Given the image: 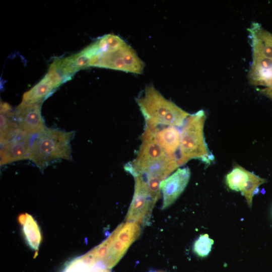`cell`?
<instances>
[{"label":"cell","instance_id":"6da1fadb","mask_svg":"<svg viewBox=\"0 0 272 272\" xmlns=\"http://www.w3.org/2000/svg\"><path fill=\"white\" fill-rule=\"evenodd\" d=\"M75 132L46 127L32 141L29 159L41 171L56 160L73 161L71 142Z\"/></svg>","mask_w":272,"mask_h":272},{"label":"cell","instance_id":"7a4b0ae2","mask_svg":"<svg viewBox=\"0 0 272 272\" xmlns=\"http://www.w3.org/2000/svg\"><path fill=\"white\" fill-rule=\"evenodd\" d=\"M146 124L151 126H182L189 114L166 99L153 85L145 89L144 95L137 98Z\"/></svg>","mask_w":272,"mask_h":272},{"label":"cell","instance_id":"3957f363","mask_svg":"<svg viewBox=\"0 0 272 272\" xmlns=\"http://www.w3.org/2000/svg\"><path fill=\"white\" fill-rule=\"evenodd\" d=\"M206 112L200 110L187 117L180 131L179 165L182 166L192 159L200 160L210 165L214 157L210 151L204 135Z\"/></svg>","mask_w":272,"mask_h":272},{"label":"cell","instance_id":"277c9868","mask_svg":"<svg viewBox=\"0 0 272 272\" xmlns=\"http://www.w3.org/2000/svg\"><path fill=\"white\" fill-rule=\"evenodd\" d=\"M141 144L135 158L124 166L132 176L144 175L165 164L170 157L158 143L153 129L145 124L140 137Z\"/></svg>","mask_w":272,"mask_h":272},{"label":"cell","instance_id":"5b68a950","mask_svg":"<svg viewBox=\"0 0 272 272\" xmlns=\"http://www.w3.org/2000/svg\"><path fill=\"white\" fill-rule=\"evenodd\" d=\"M133 176L134 191L125 221L144 225L148 222L155 203L151 197L144 176L141 174Z\"/></svg>","mask_w":272,"mask_h":272},{"label":"cell","instance_id":"8992f818","mask_svg":"<svg viewBox=\"0 0 272 272\" xmlns=\"http://www.w3.org/2000/svg\"><path fill=\"white\" fill-rule=\"evenodd\" d=\"M140 225L132 222L120 224V228L113 240L102 262L107 268L115 265L129 247L139 237Z\"/></svg>","mask_w":272,"mask_h":272},{"label":"cell","instance_id":"52a82bcc","mask_svg":"<svg viewBox=\"0 0 272 272\" xmlns=\"http://www.w3.org/2000/svg\"><path fill=\"white\" fill-rule=\"evenodd\" d=\"M100 53L101 51L97 39L78 53L55 59L50 66L66 81L77 72L90 66L92 61Z\"/></svg>","mask_w":272,"mask_h":272},{"label":"cell","instance_id":"ba28073f","mask_svg":"<svg viewBox=\"0 0 272 272\" xmlns=\"http://www.w3.org/2000/svg\"><path fill=\"white\" fill-rule=\"evenodd\" d=\"M266 181L265 179L260 177L239 165H236L225 177L227 186L232 190L240 191L250 208L252 206L253 195L257 192L258 187Z\"/></svg>","mask_w":272,"mask_h":272},{"label":"cell","instance_id":"9c48e42d","mask_svg":"<svg viewBox=\"0 0 272 272\" xmlns=\"http://www.w3.org/2000/svg\"><path fill=\"white\" fill-rule=\"evenodd\" d=\"M43 102L21 103L15 109V115L21 131L30 136L36 135L46 127L41 113Z\"/></svg>","mask_w":272,"mask_h":272},{"label":"cell","instance_id":"30bf717a","mask_svg":"<svg viewBox=\"0 0 272 272\" xmlns=\"http://www.w3.org/2000/svg\"><path fill=\"white\" fill-rule=\"evenodd\" d=\"M64 82L65 81L61 75L50 65L44 77L30 90L24 93L21 103L31 104L43 102Z\"/></svg>","mask_w":272,"mask_h":272},{"label":"cell","instance_id":"8fae6325","mask_svg":"<svg viewBox=\"0 0 272 272\" xmlns=\"http://www.w3.org/2000/svg\"><path fill=\"white\" fill-rule=\"evenodd\" d=\"M190 177V171L188 167L178 168L162 182V209L168 208L177 199L186 187Z\"/></svg>","mask_w":272,"mask_h":272},{"label":"cell","instance_id":"7c38bea8","mask_svg":"<svg viewBox=\"0 0 272 272\" xmlns=\"http://www.w3.org/2000/svg\"><path fill=\"white\" fill-rule=\"evenodd\" d=\"M32 137L20 131L13 140L1 147V166L17 161L29 159Z\"/></svg>","mask_w":272,"mask_h":272},{"label":"cell","instance_id":"4fadbf2b","mask_svg":"<svg viewBox=\"0 0 272 272\" xmlns=\"http://www.w3.org/2000/svg\"><path fill=\"white\" fill-rule=\"evenodd\" d=\"M252 58L272 59V34L258 23H253L248 29Z\"/></svg>","mask_w":272,"mask_h":272},{"label":"cell","instance_id":"5bb4252c","mask_svg":"<svg viewBox=\"0 0 272 272\" xmlns=\"http://www.w3.org/2000/svg\"><path fill=\"white\" fill-rule=\"evenodd\" d=\"M20 130L16 120L14 110L9 104L1 102L0 106V143L1 147L13 140Z\"/></svg>","mask_w":272,"mask_h":272},{"label":"cell","instance_id":"9a60e30c","mask_svg":"<svg viewBox=\"0 0 272 272\" xmlns=\"http://www.w3.org/2000/svg\"><path fill=\"white\" fill-rule=\"evenodd\" d=\"M147 125L153 129L158 143L165 153L170 157L178 158L176 153L179 150L180 143V131L178 127L161 126L159 128Z\"/></svg>","mask_w":272,"mask_h":272},{"label":"cell","instance_id":"2e32d148","mask_svg":"<svg viewBox=\"0 0 272 272\" xmlns=\"http://www.w3.org/2000/svg\"><path fill=\"white\" fill-rule=\"evenodd\" d=\"M248 78L249 83L254 86L271 87L272 59L252 58Z\"/></svg>","mask_w":272,"mask_h":272},{"label":"cell","instance_id":"e0dca14e","mask_svg":"<svg viewBox=\"0 0 272 272\" xmlns=\"http://www.w3.org/2000/svg\"><path fill=\"white\" fill-rule=\"evenodd\" d=\"M124 47L116 51L100 53L92 61L90 66L110 69L127 73L123 56Z\"/></svg>","mask_w":272,"mask_h":272},{"label":"cell","instance_id":"ac0fdd59","mask_svg":"<svg viewBox=\"0 0 272 272\" xmlns=\"http://www.w3.org/2000/svg\"><path fill=\"white\" fill-rule=\"evenodd\" d=\"M20 219V222L23 224L24 232L27 242L32 248L37 249L41 238L37 225L33 218L27 214L22 215Z\"/></svg>","mask_w":272,"mask_h":272},{"label":"cell","instance_id":"d6986e66","mask_svg":"<svg viewBox=\"0 0 272 272\" xmlns=\"http://www.w3.org/2000/svg\"><path fill=\"white\" fill-rule=\"evenodd\" d=\"M123 56L127 73L137 74H142L145 64L139 57L135 51L127 44L123 48Z\"/></svg>","mask_w":272,"mask_h":272},{"label":"cell","instance_id":"ffe728a7","mask_svg":"<svg viewBox=\"0 0 272 272\" xmlns=\"http://www.w3.org/2000/svg\"><path fill=\"white\" fill-rule=\"evenodd\" d=\"M98 41L101 52L116 51L127 44L119 36L113 34L105 35L98 38Z\"/></svg>","mask_w":272,"mask_h":272},{"label":"cell","instance_id":"44dd1931","mask_svg":"<svg viewBox=\"0 0 272 272\" xmlns=\"http://www.w3.org/2000/svg\"><path fill=\"white\" fill-rule=\"evenodd\" d=\"M214 241L207 234L200 235L193 244V251L200 257L207 256L210 252Z\"/></svg>","mask_w":272,"mask_h":272},{"label":"cell","instance_id":"7402d4cb","mask_svg":"<svg viewBox=\"0 0 272 272\" xmlns=\"http://www.w3.org/2000/svg\"><path fill=\"white\" fill-rule=\"evenodd\" d=\"M62 272H94L92 266L80 261H72Z\"/></svg>","mask_w":272,"mask_h":272},{"label":"cell","instance_id":"603a6c76","mask_svg":"<svg viewBox=\"0 0 272 272\" xmlns=\"http://www.w3.org/2000/svg\"><path fill=\"white\" fill-rule=\"evenodd\" d=\"M262 94L272 99V88L271 87L263 88L258 89Z\"/></svg>","mask_w":272,"mask_h":272},{"label":"cell","instance_id":"cb8c5ba5","mask_svg":"<svg viewBox=\"0 0 272 272\" xmlns=\"http://www.w3.org/2000/svg\"><path fill=\"white\" fill-rule=\"evenodd\" d=\"M271 87V88H272V86H271V87Z\"/></svg>","mask_w":272,"mask_h":272}]
</instances>
